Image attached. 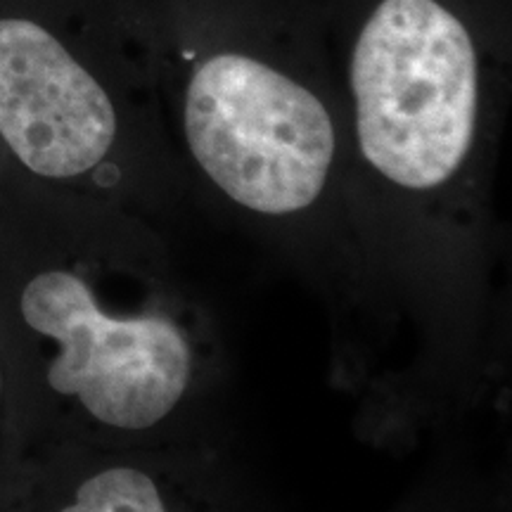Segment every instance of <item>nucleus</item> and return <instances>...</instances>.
<instances>
[{
    "label": "nucleus",
    "instance_id": "obj_1",
    "mask_svg": "<svg viewBox=\"0 0 512 512\" xmlns=\"http://www.w3.org/2000/svg\"><path fill=\"white\" fill-rule=\"evenodd\" d=\"M361 155L408 192L444 188L477 138L479 57L465 24L437 0H382L349 67Z\"/></svg>",
    "mask_w": 512,
    "mask_h": 512
},
{
    "label": "nucleus",
    "instance_id": "obj_2",
    "mask_svg": "<svg viewBox=\"0 0 512 512\" xmlns=\"http://www.w3.org/2000/svg\"><path fill=\"white\" fill-rule=\"evenodd\" d=\"M19 311L55 344L48 387L105 430L147 437L197 394L200 328L164 294H143L133 309H110L83 275L50 268L24 285Z\"/></svg>",
    "mask_w": 512,
    "mask_h": 512
},
{
    "label": "nucleus",
    "instance_id": "obj_3",
    "mask_svg": "<svg viewBox=\"0 0 512 512\" xmlns=\"http://www.w3.org/2000/svg\"><path fill=\"white\" fill-rule=\"evenodd\" d=\"M183 133L192 159L230 202L273 219L318 202L337 150L318 95L240 53L214 55L195 69Z\"/></svg>",
    "mask_w": 512,
    "mask_h": 512
},
{
    "label": "nucleus",
    "instance_id": "obj_4",
    "mask_svg": "<svg viewBox=\"0 0 512 512\" xmlns=\"http://www.w3.org/2000/svg\"><path fill=\"white\" fill-rule=\"evenodd\" d=\"M119 133L110 95L57 38L29 19H0V136L43 178L88 174Z\"/></svg>",
    "mask_w": 512,
    "mask_h": 512
},
{
    "label": "nucleus",
    "instance_id": "obj_5",
    "mask_svg": "<svg viewBox=\"0 0 512 512\" xmlns=\"http://www.w3.org/2000/svg\"><path fill=\"white\" fill-rule=\"evenodd\" d=\"M57 512H207L202 496L166 467L138 458L112 463L83 477L72 501Z\"/></svg>",
    "mask_w": 512,
    "mask_h": 512
},
{
    "label": "nucleus",
    "instance_id": "obj_6",
    "mask_svg": "<svg viewBox=\"0 0 512 512\" xmlns=\"http://www.w3.org/2000/svg\"><path fill=\"white\" fill-rule=\"evenodd\" d=\"M0 387H3V370H0Z\"/></svg>",
    "mask_w": 512,
    "mask_h": 512
}]
</instances>
